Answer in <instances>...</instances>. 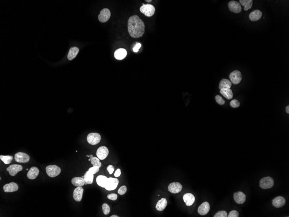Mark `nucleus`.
<instances>
[{
    "mask_svg": "<svg viewBox=\"0 0 289 217\" xmlns=\"http://www.w3.org/2000/svg\"><path fill=\"white\" fill-rule=\"evenodd\" d=\"M127 27L129 35L131 37L139 38L143 36L145 31V26L144 22L138 16L130 17L128 20Z\"/></svg>",
    "mask_w": 289,
    "mask_h": 217,
    "instance_id": "1",
    "label": "nucleus"
},
{
    "mask_svg": "<svg viewBox=\"0 0 289 217\" xmlns=\"http://www.w3.org/2000/svg\"><path fill=\"white\" fill-rule=\"evenodd\" d=\"M98 185L104 188L107 190H115L119 184V180L117 178L112 177L108 178L104 175H99L96 179Z\"/></svg>",
    "mask_w": 289,
    "mask_h": 217,
    "instance_id": "2",
    "label": "nucleus"
},
{
    "mask_svg": "<svg viewBox=\"0 0 289 217\" xmlns=\"http://www.w3.org/2000/svg\"><path fill=\"white\" fill-rule=\"evenodd\" d=\"M140 7V11L144 15L151 17L154 15L155 9L153 5L150 4H144Z\"/></svg>",
    "mask_w": 289,
    "mask_h": 217,
    "instance_id": "3",
    "label": "nucleus"
},
{
    "mask_svg": "<svg viewBox=\"0 0 289 217\" xmlns=\"http://www.w3.org/2000/svg\"><path fill=\"white\" fill-rule=\"evenodd\" d=\"M274 182L273 178L270 176L262 178L260 181L259 186L262 189H269L273 187Z\"/></svg>",
    "mask_w": 289,
    "mask_h": 217,
    "instance_id": "4",
    "label": "nucleus"
},
{
    "mask_svg": "<svg viewBox=\"0 0 289 217\" xmlns=\"http://www.w3.org/2000/svg\"><path fill=\"white\" fill-rule=\"evenodd\" d=\"M46 170L47 175L52 178L58 176L60 174L61 172L60 168L55 165L47 166Z\"/></svg>",
    "mask_w": 289,
    "mask_h": 217,
    "instance_id": "5",
    "label": "nucleus"
},
{
    "mask_svg": "<svg viewBox=\"0 0 289 217\" xmlns=\"http://www.w3.org/2000/svg\"><path fill=\"white\" fill-rule=\"evenodd\" d=\"M87 140L89 144L92 145H96L101 141V135L97 133H90L88 135Z\"/></svg>",
    "mask_w": 289,
    "mask_h": 217,
    "instance_id": "6",
    "label": "nucleus"
},
{
    "mask_svg": "<svg viewBox=\"0 0 289 217\" xmlns=\"http://www.w3.org/2000/svg\"><path fill=\"white\" fill-rule=\"evenodd\" d=\"M229 79L232 83L238 84L242 80V75L239 71L235 70L229 75Z\"/></svg>",
    "mask_w": 289,
    "mask_h": 217,
    "instance_id": "7",
    "label": "nucleus"
},
{
    "mask_svg": "<svg viewBox=\"0 0 289 217\" xmlns=\"http://www.w3.org/2000/svg\"><path fill=\"white\" fill-rule=\"evenodd\" d=\"M111 16V12L108 8H104L100 12L98 15V20L101 23L108 21Z\"/></svg>",
    "mask_w": 289,
    "mask_h": 217,
    "instance_id": "8",
    "label": "nucleus"
},
{
    "mask_svg": "<svg viewBox=\"0 0 289 217\" xmlns=\"http://www.w3.org/2000/svg\"><path fill=\"white\" fill-rule=\"evenodd\" d=\"M228 7L231 12L236 14L240 13L242 10L240 4L235 1H229L228 3Z\"/></svg>",
    "mask_w": 289,
    "mask_h": 217,
    "instance_id": "9",
    "label": "nucleus"
},
{
    "mask_svg": "<svg viewBox=\"0 0 289 217\" xmlns=\"http://www.w3.org/2000/svg\"><path fill=\"white\" fill-rule=\"evenodd\" d=\"M16 162L19 163H26L29 162L30 157L27 154L23 152H19L16 153L15 156Z\"/></svg>",
    "mask_w": 289,
    "mask_h": 217,
    "instance_id": "10",
    "label": "nucleus"
},
{
    "mask_svg": "<svg viewBox=\"0 0 289 217\" xmlns=\"http://www.w3.org/2000/svg\"><path fill=\"white\" fill-rule=\"evenodd\" d=\"M168 189L171 193L177 194L181 192L182 189V186L179 182L171 183L168 186Z\"/></svg>",
    "mask_w": 289,
    "mask_h": 217,
    "instance_id": "11",
    "label": "nucleus"
},
{
    "mask_svg": "<svg viewBox=\"0 0 289 217\" xmlns=\"http://www.w3.org/2000/svg\"><path fill=\"white\" fill-rule=\"evenodd\" d=\"M23 167L20 165L13 164L10 165L7 168V171L9 172L11 176H14L17 175V173L22 170Z\"/></svg>",
    "mask_w": 289,
    "mask_h": 217,
    "instance_id": "12",
    "label": "nucleus"
},
{
    "mask_svg": "<svg viewBox=\"0 0 289 217\" xmlns=\"http://www.w3.org/2000/svg\"><path fill=\"white\" fill-rule=\"evenodd\" d=\"M108 149L105 146H102V147H100L97 150V153H96L97 156L101 160H103V159L106 158L107 156L108 155Z\"/></svg>",
    "mask_w": 289,
    "mask_h": 217,
    "instance_id": "13",
    "label": "nucleus"
},
{
    "mask_svg": "<svg viewBox=\"0 0 289 217\" xmlns=\"http://www.w3.org/2000/svg\"><path fill=\"white\" fill-rule=\"evenodd\" d=\"M84 189L82 187H77L75 189L73 193V197L76 202H81L82 199Z\"/></svg>",
    "mask_w": 289,
    "mask_h": 217,
    "instance_id": "14",
    "label": "nucleus"
},
{
    "mask_svg": "<svg viewBox=\"0 0 289 217\" xmlns=\"http://www.w3.org/2000/svg\"><path fill=\"white\" fill-rule=\"evenodd\" d=\"M234 200L238 204H242L246 200V196L242 191H238L234 193Z\"/></svg>",
    "mask_w": 289,
    "mask_h": 217,
    "instance_id": "15",
    "label": "nucleus"
},
{
    "mask_svg": "<svg viewBox=\"0 0 289 217\" xmlns=\"http://www.w3.org/2000/svg\"><path fill=\"white\" fill-rule=\"evenodd\" d=\"M286 204V200L282 196H277L273 199L272 200L273 205L276 208H280L285 205Z\"/></svg>",
    "mask_w": 289,
    "mask_h": 217,
    "instance_id": "16",
    "label": "nucleus"
},
{
    "mask_svg": "<svg viewBox=\"0 0 289 217\" xmlns=\"http://www.w3.org/2000/svg\"><path fill=\"white\" fill-rule=\"evenodd\" d=\"M210 210V205L208 202H206L199 207L198 208V212L201 216L207 215Z\"/></svg>",
    "mask_w": 289,
    "mask_h": 217,
    "instance_id": "17",
    "label": "nucleus"
},
{
    "mask_svg": "<svg viewBox=\"0 0 289 217\" xmlns=\"http://www.w3.org/2000/svg\"><path fill=\"white\" fill-rule=\"evenodd\" d=\"M19 187L17 183L11 182L4 186L3 190L5 192H13L18 190Z\"/></svg>",
    "mask_w": 289,
    "mask_h": 217,
    "instance_id": "18",
    "label": "nucleus"
},
{
    "mask_svg": "<svg viewBox=\"0 0 289 217\" xmlns=\"http://www.w3.org/2000/svg\"><path fill=\"white\" fill-rule=\"evenodd\" d=\"M184 201L186 205L188 206H191L195 200L194 196L190 193H186L185 194L183 197Z\"/></svg>",
    "mask_w": 289,
    "mask_h": 217,
    "instance_id": "19",
    "label": "nucleus"
},
{
    "mask_svg": "<svg viewBox=\"0 0 289 217\" xmlns=\"http://www.w3.org/2000/svg\"><path fill=\"white\" fill-rule=\"evenodd\" d=\"M127 55V51L126 50L123 48L117 49L114 52V57L118 60H122L124 59Z\"/></svg>",
    "mask_w": 289,
    "mask_h": 217,
    "instance_id": "20",
    "label": "nucleus"
},
{
    "mask_svg": "<svg viewBox=\"0 0 289 217\" xmlns=\"http://www.w3.org/2000/svg\"><path fill=\"white\" fill-rule=\"evenodd\" d=\"M39 170L36 167H32L27 173V177L30 180H34L39 174Z\"/></svg>",
    "mask_w": 289,
    "mask_h": 217,
    "instance_id": "21",
    "label": "nucleus"
},
{
    "mask_svg": "<svg viewBox=\"0 0 289 217\" xmlns=\"http://www.w3.org/2000/svg\"><path fill=\"white\" fill-rule=\"evenodd\" d=\"M262 16V12L259 10H255L250 13L249 18L251 21H256L260 19Z\"/></svg>",
    "mask_w": 289,
    "mask_h": 217,
    "instance_id": "22",
    "label": "nucleus"
},
{
    "mask_svg": "<svg viewBox=\"0 0 289 217\" xmlns=\"http://www.w3.org/2000/svg\"><path fill=\"white\" fill-rule=\"evenodd\" d=\"M85 181L82 177H76L73 178L72 183L76 187H82L85 185Z\"/></svg>",
    "mask_w": 289,
    "mask_h": 217,
    "instance_id": "23",
    "label": "nucleus"
},
{
    "mask_svg": "<svg viewBox=\"0 0 289 217\" xmlns=\"http://www.w3.org/2000/svg\"><path fill=\"white\" fill-rule=\"evenodd\" d=\"M167 205V200L165 198H162L157 203L155 207L158 211H162L165 209Z\"/></svg>",
    "mask_w": 289,
    "mask_h": 217,
    "instance_id": "24",
    "label": "nucleus"
},
{
    "mask_svg": "<svg viewBox=\"0 0 289 217\" xmlns=\"http://www.w3.org/2000/svg\"><path fill=\"white\" fill-rule=\"evenodd\" d=\"M79 49L77 47H73L70 49L69 52L68 53L67 58L69 60H72L77 56L79 53Z\"/></svg>",
    "mask_w": 289,
    "mask_h": 217,
    "instance_id": "25",
    "label": "nucleus"
},
{
    "mask_svg": "<svg viewBox=\"0 0 289 217\" xmlns=\"http://www.w3.org/2000/svg\"><path fill=\"white\" fill-rule=\"evenodd\" d=\"M232 86L231 81L227 79H223L221 80L219 84V89H222L225 88H230Z\"/></svg>",
    "mask_w": 289,
    "mask_h": 217,
    "instance_id": "26",
    "label": "nucleus"
},
{
    "mask_svg": "<svg viewBox=\"0 0 289 217\" xmlns=\"http://www.w3.org/2000/svg\"><path fill=\"white\" fill-rule=\"evenodd\" d=\"M220 93L227 99H231L233 98V93L232 90L230 88L221 89L220 91Z\"/></svg>",
    "mask_w": 289,
    "mask_h": 217,
    "instance_id": "27",
    "label": "nucleus"
},
{
    "mask_svg": "<svg viewBox=\"0 0 289 217\" xmlns=\"http://www.w3.org/2000/svg\"><path fill=\"white\" fill-rule=\"evenodd\" d=\"M84 178L85 182L87 184H91L93 183V174L91 173L88 170L85 173V175L82 176Z\"/></svg>",
    "mask_w": 289,
    "mask_h": 217,
    "instance_id": "28",
    "label": "nucleus"
},
{
    "mask_svg": "<svg viewBox=\"0 0 289 217\" xmlns=\"http://www.w3.org/2000/svg\"><path fill=\"white\" fill-rule=\"evenodd\" d=\"M240 4L244 7V11H247L251 9L253 6V0H240Z\"/></svg>",
    "mask_w": 289,
    "mask_h": 217,
    "instance_id": "29",
    "label": "nucleus"
},
{
    "mask_svg": "<svg viewBox=\"0 0 289 217\" xmlns=\"http://www.w3.org/2000/svg\"><path fill=\"white\" fill-rule=\"evenodd\" d=\"M0 159L5 164H9L11 163L13 159V157L11 156H0Z\"/></svg>",
    "mask_w": 289,
    "mask_h": 217,
    "instance_id": "30",
    "label": "nucleus"
},
{
    "mask_svg": "<svg viewBox=\"0 0 289 217\" xmlns=\"http://www.w3.org/2000/svg\"><path fill=\"white\" fill-rule=\"evenodd\" d=\"M90 162L93 167H98L100 168L101 167V163L100 162V159L96 157H93L90 159Z\"/></svg>",
    "mask_w": 289,
    "mask_h": 217,
    "instance_id": "31",
    "label": "nucleus"
},
{
    "mask_svg": "<svg viewBox=\"0 0 289 217\" xmlns=\"http://www.w3.org/2000/svg\"><path fill=\"white\" fill-rule=\"evenodd\" d=\"M103 212L104 214L105 215H108L110 212V208L108 205L106 203H104L102 205Z\"/></svg>",
    "mask_w": 289,
    "mask_h": 217,
    "instance_id": "32",
    "label": "nucleus"
},
{
    "mask_svg": "<svg viewBox=\"0 0 289 217\" xmlns=\"http://www.w3.org/2000/svg\"><path fill=\"white\" fill-rule=\"evenodd\" d=\"M227 212L225 211H221L218 212L214 215V217H227Z\"/></svg>",
    "mask_w": 289,
    "mask_h": 217,
    "instance_id": "33",
    "label": "nucleus"
},
{
    "mask_svg": "<svg viewBox=\"0 0 289 217\" xmlns=\"http://www.w3.org/2000/svg\"><path fill=\"white\" fill-rule=\"evenodd\" d=\"M230 106L233 108H237L240 106V103L236 99L232 100L230 103Z\"/></svg>",
    "mask_w": 289,
    "mask_h": 217,
    "instance_id": "34",
    "label": "nucleus"
},
{
    "mask_svg": "<svg viewBox=\"0 0 289 217\" xmlns=\"http://www.w3.org/2000/svg\"><path fill=\"white\" fill-rule=\"evenodd\" d=\"M215 99L217 103L220 105H223L225 103V102L220 95H217L215 97Z\"/></svg>",
    "mask_w": 289,
    "mask_h": 217,
    "instance_id": "35",
    "label": "nucleus"
},
{
    "mask_svg": "<svg viewBox=\"0 0 289 217\" xmlns=\"http://www.w3.org/2000/svg\"><path fill=\"white\" fill-rule=\"evenodd\" d=\"M126 191H127L126 187L125 186H123L120 187L118 190V193L119 195H123L126 193Z\"/></svg>",
    "mask_w": 289,
    "mask_h": 217,
    "instance_id": "36",
    "label": "nucleus"
},
{
    "mask_svg": "<svg viewBox=\"0 0 289 217\" xmlns=\"http://www.w3.org/2000/svg\"><path fill=\"white\" fill-rule=\"evenodd\" d=\"M239 216V213L236 210H232L228 214V217H238Z\"/></svg>",
    "mask_w": 289,
    "mask_h": 217,
    "instance_id": "37",
    "label": "nucleus"
},
{
    "mask_svg": "<svg viewBox=\"0 0 289 217\" xmlns=\"http://www.w3.org/2000/svg\"><path fill=\"white\" fill-rule=\"evenodd\" d=\"M99 169L100 168L98 167H90V168L89 169L88 171H89L93 174H96L99 171Z\"/></svg>",
    "mask_w": 289,
    "mask_h": 217,
    "instance_id": "38",
    "label": "nucleus"
},
{
    "mask_svg": "<svg viewBox=\"0 0 289 217\" xmlns=\"http://www.w3.org/2000/svg\"><path fill=\"white\" fill-rule=\"evenodd\" d=\"M107 198L111 200L115 201L117 199V194H114V193H112V194L108 195L107 196Z\"/></svg>",
    "mask_w": 289,
    "mask_h": 217,
    "instance_id": "39",
    "label": "nucleus"
},
{
    "mask_svg": "<svg viewBox=\"0 0 289 217\" xmlns=\"http://www.w3.org/2000/svg\"><path fill=\"white\" fill-rule=\"evenodd\" d=\"M141 44L139 43H137L134 47L133 49V50L135 53L138 52L139 51V50L141 48Z\"/></svg>",
    "mask_w": 289,
    "mask_h": 217,
    "instance_id": "40",
    "label": "nucleus"
},
{
    "mask_svg": "<svg viewBox=\"0 0 289 217\" xmlns=\"http://www.w3.org/2000/svg\"><path fill=\"white\" fill-rule=\"evenodd\" d=\"M114 168L112 165H109L107 167V170L108 171L109 174H112L114 172Z\"/></svg>",
    "mask_w": 289,
    "mask_h": 217,
    "instance_id": "41",
    "label": "nucleus"
},
{
    "mask_svg": "<svg viewBox=\"0 0 289 217\" xmlns=\"http://www.w3.org/2000/svg\"><path fill=\"white\" fill-rule=\"evenodd\" d=\"M121 173V170L120 169H118L116 171V172H115V173H114V176L116 177H118L120 175Z\"/></svg>",
    "mask_w": 289,
    "mask_h": 217,
    "instance_id": "42",
    "label": "nucleus"
},
{
    "mask_svg": "<svg viewBox=\"0 0 289 217\" xmlns=\"http://www.w3.org/2000/svg\"><path fill=\"white\" fill-rule=\"evenodd\" d=\"M286 111L287 113L289 114V106L288 105L287 107H286Z\"/></svg>",
    "mask_w": 289,
    "mask_h": 217,
    "instance_id": "43",
    "label": "nucleus"
},
{
    "mask_svg": "<svg viewBox=\"0 0 289 217\" xmlns=\"http://www.w3.org/2000/svg\"><path fill=\"white\" fill-rule=\"evenodd\" d=\"M87 156H88V157H89L90 158V159H91V158H92V157H93V155H90V156L87 155Z\"/></svg>",
    "mask_w": 289,
    "mask_h": 217,
    "instance_id": "44",
    "label": "nucleus"
},
{
    "mask_svg": "<svg viewBox=\"0 0 289 217\" xmlns=\"http://www.w3.org/2000/svg\"><path fill=\"white\" fill-rule=\"evenodd\" d=\"M117 215H113V216H111L110 217H118Z\"/></svg>",
    "mask_w": 289,
    "mask_h": 217,
    "instance_id": "45",
    "label": "nucleus"
},
{
    "mask_svg": "<svg viewBox=\"0 0 289 217\" xmlns=\"http://www.w3.org/2000/svg\"><path fill=\"white\" fill-rule=\"evenodd\" d=\"M145 1H147V2H150L152 1V0H150V1H148V0H145Z\"/></svg>",
    "mask_w": 289,
    "mask_h": 217,
    "instance_id": "46",
    "label": "nucleus"
}]
</instances>
